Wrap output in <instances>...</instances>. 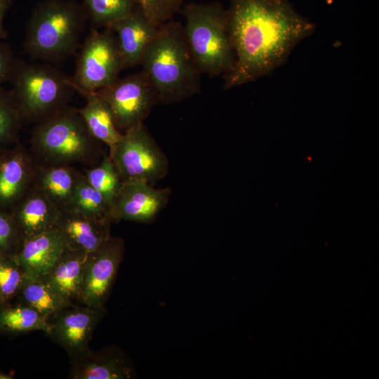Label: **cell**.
Masks as SVG:
<instances>
[{
  "label": "cell",
  "instance_id": "44dd1931",
  "mask_svg": "<svg viewBox=\"0 0 379 379\" xmlns=\"http://www.w3.org/2000/svg\"><path fill=\"white\" fill-rule=\"evenodd\" d=\"M85 105L77 109L91 134L111 150L122 133L117 128L106 102L95 93L84 95Z\"/></svg>",
  "mask_w": 379,
  "mask_h": 379
},
{
  "label": "cell",
  "instance_id": "ffe728a7",
  "mask_svg": "<svg viewBox=\"0 0 379 379\" xmlns=\"http://www.w3.org/2000/svg\"><path fill=\"white\" fill-rule=\"evenodd\" d=\"M81 172L72 165H48L36 169L34 185L61 211L69 208Z\"/></svg>",
  "mask_w": 379,
  "mask_h": 379
},
{
  "label": "cell",
  "instance_id": "8fae6325",
  "mask_svg": "<svg viewBox=\"0 0 379 379\" xmlns=\"http://www.w3.org/2000/svg\"><path fill=\"white\" fill-rule=\"evenodd\" d=\"M171 192L170 188L155 189L144 180H123L110 205L108 217L111 221L150 223L167 204Z\"/></svg>",
  "mask_w": 379,
  "mask_h": 379
},
{
  "label": "cell",
  "instance_id": "d4e9b609",
  "mask_svg": "<svg viewBox=\"0 0 379 379\" xmlns=\"http://www.w3.org/2000/svg\"><path fill=\"white\" fill-rule=\"evenodd\" d=\"M94 25L110 27L137 6L135 0H84Z\"/></svg>",
  "mask_w": 379,
  "mask_h": 379
},
{
  "label": "cell",
  "instance_id": "4316f807",
  "mask_svg": "<svg viewBox=\"0 0 379 379\" xmlns=\"http://www.w3.org/2000/svg\"><path fill=\"white\" fill-rule=\"evenodd\" d=\"M84 174L91 185L100 192L111 205L120 187L121 180L109 154L105 153L100 162L97 166L86 170Z\"/></svg>",
  "mask_w": 379,
  "mask_h": 379
},
{
  "label": "cell",
  "instance_id": "6da1fadb",
  "mask_svg": "<svg viewBox=\"0 0 379 379\" xmlns=\"http://www.w3.org/2000/svg\"><path fill=\"white\" fill-rule=\"evenodd\" d=\"M226 21L235 54L232 69L223 76L227 89L272 74L316 27L288 0H231Z\"/></svg>",
  "mask_w": 379,
  "mask_h": 379
},
{
  "label": "cell",
  "instance_id": "2e32d148",
  "mask_svg": "<svg viewBox=\"0 0 379 379\" xmlns=\"http://www.w3.org/2000/svg\"><path fill=\"white\" fill-rule=\"evenodd\" d=\"M36 168L21 146L0 152V208L16 205L34 180Z\"/></svg>",
  "mask_w": 379,
  "mask_h": 379
},
{
  "label": "cell",
  "instance_id": "f1b7e54d",
  "mask_svg": "<svg viewBox=\"0 0 379 379\" xmlns=\"http://www.w3.org/2000/svg\"><path fill=\"white\" fill-rule=\"evenodd\" d=\"M147 18L156 26L172 19L180 11L182 0H135Z\"/></svg>",
  "mask_w": 379,
  "mask_h": 379
},
{
  "label": "cell",
  "instance_id": "7a4b0ae2",
  "mask_svg": "<svg viewBox=\"0 0 379 379\" xmlns=\"http://www.w3.org/2000/svg\"><path fill=\"white\" fill-rule=\"evenodd\" d=\"M140 65L159 102H179L199 91L201 74L189 50L183 26L172 19L159 26Z\"/></svg>",
  "mask_w": 379,
  "mask_h": 379
},
{
  "label": "cell",
  "instance_id": "277c9868",
  "mask_svg": "<svg viewBox=\"0 0 379 379\" xmlns=\"http://www.w3.org/2000/svg\"><path fill=\"white\" fill-rule=\"evenodd\" d=\"M189 50L201 74L224 76L235 63L229 36L226 10L218 2L189 4L181 10Z\"/></svg>",
  "mask_w": 379,
  "mask_h": 379
},
{
  "label": "cell",
  "instance_id": "30bf717a",
  "mask_svg": "<svg viewBox=\"0 0 379 379\" xmlns=\"http://www.w3.org/2000/svg\"><path fill=\"white\" fill-rule=\"evenodd\" d=\"M124 241L110 236L88 253L81 293V304L103 308L124 254Z\"/></svg>",
  "mask_w": 379,
  "mask_h": 379
},
{
  "label": "cell",
  "instance_id": "3957f363",
  "mask_svg": "<svg viewBox=\"0 0 379 379\" xmlns=\"http://www.w3.org/2000/svg\"><path fill=\"white\" fill-rule=\"evenodd\" d=\"M85 18L65 0H46L33 11L23 41L25 52L47 63H59L74 54L84 32Z\"/></svg>",
  "mask_w": 379,
  "mask_h": 379
},
{
  "label": "cell",
  "instance_id": "ba28073f",
  "mask_svg": "<svg viewBox=\"0 0 379 379\" xmlns=\"http://www.w3.org/2000/svg\"><path fill=\"white\" fill-rule=\"evenodd\" d=\"M123 70L114 32L91 29L85 39L72 78L76 91L85 95L114 82Z\"/></svg>",
  "mask_w": 379,
  "mask_h": 379
},
{
  "label": "cell",
  "instance_id": "4fadbf2b",
  "mask_svg": "<svg viewBox=\"0 0 379 379\" xmlns=\"http://www.w3.org/2000/svg\"><path fill=\"white\" fill-rule=\"evenodd\" d=\"M69 378L131 379L136 376L134 366L124 351L110 345L99 351L89 347L69 357Z\"/></svg>",
  "mask_w": 379,
  "mask_h": 379
},
{
  "label": "cell",
  "instance_id": "5b68a950",
  "mask_svg": "<svg viewBox=\"0 0 379 379\" xmlns=\"http://www.w3.org/2000/svg\"><path fill=\"white\" fill-rule=\"evenodd\" d=\"M101 144L77 109L67 106L36 123L32 136V148L48 165L91 164L102 155Z\"/></svg>",
  "mask_w": 379,
  "mask_h": 379
},
{
  "label": "cell",
  "instance_id": "d6986e66",
  "mask_svg": "<svg viewBox=\"0 0 379 379\" xmlns=\"http://www.w3.org/2000/svg\"><path fill=\"white\" fill-rule=\"evenodd\" d=\"M65 247L60 233L53 230L23 240L17 253L11 257L25 277H41L50 271Z\"/></svg>",
  "mask_w": 379,
  "mask_h": 379
},
{
  "label": "cell",
  "instance_id": "603a6c76",
  "mask_svg": "<svg viewBox=\"0 0 379 379\" xmlns=\"http://www.w3.org/2000/svg\"><path fill=\"white\" fill-rule=\"evenodd\" d=\"M22 302L36 310L48 321L58 312L70 307L40 278L25 277L19 292Z\"/></svg>",
  "mask_w": 379,
  "mask_h": 379
},
{
  "label": "cell",
  "instance_id": "cb8c5ba5",
  "mask_svg": "<svg viewBox=\"0 0 379 379\" xmlns=\"http://www.w3.org/2000/svg\"><path fill=\"white\" fill-rule=\"evenodd\" d=\"M110 205L81 173L69 207L70 210L88 216L108 217ZM109 218V217H108Z\"/></svg>",
  "mask_w": 379,
  "mask_h": 379
},
{
  "label": "cell",
  "instance_id": "7402d4cb",
  "mask_svg": "<svg viewBox=\"0 0 379 379\" xmlns=\"http://www.w3.org/2000/svg\"><path fill=\"white\" fill-rule=\"evenodd\" d=\"M48 320L31 307L21 302L15 306L0 308V332L24 333L42 331L48 334Z\"/></svg>",
  "mask_w": 379,
  "mask_h": 379
},
{
  "label": "cell",
  "instance_id": "83f0119b",
  "mask_svg": "<svg viewBox=\"0 0 379 379\" xmlns=\"http://www.w3.org/2000/svg\"><path fill=\"white\" fill-rule=\"evenodd\" d=\"M25 274L11 256L0 258V300L6 301L18 294L25 280Z\"/></svg>",
  "mask_w": 379,
  "mask_h": 379
},
{
  "label": "cell",
  "instance_id": "f546056e",
  "mask_svg": "<svg viewBox=\"0 0 379 379\" xmlns=\"http://www.w3.org/2000/svg\"><path fill=\"white\" fill-rule=\"evenodd\" d=\"M21 243L22 239L12 215L0 209V254L13 256Z\"/></svg>",
  "mask_w": 379,
  "mask_h": 379
},
{
  "label": "cell",
  "instance_id": "4dcf8cb0",
  "mask_svg": "<svg viewBox=\"0 0 379 379\" xmlns=\"http://www.w3.org/2000/svg\"><path fill=\"white\" fill-rule=\"evenodd\" d=\"M15 58L11 45L0 39V86L8 81Z\"/></svg>",
  "mask_w": 379,
  "mask_h": 379
},
{
  "label": "cell",
  "instance_id": "5bb4252c",
  "mask_svg": "<svg viewBox=\"0 0 379 379\" xmlns=\"http://www.w3.org/2000/svg\"><path fill=\"white\" fill-rule=\"evenodd\" d=\"M158 27L147 18L138 5L128 15L110 27L114 34L122 69L140 65Z\"/></svg>",
  "mask_w": 379,
  "mask_h": 379
},
{
  "label": "cell",
  "instance_id": "9c48e42d",
  "mask_svg": "<svg viewBox=\"0 0 379 379\" xmlns=\"http://www.w3.org/2000/svg\"><path fill=\"white\" fill-rule=\"evenodd\" d=\"M95 93L107 105L121 133L144 124L152 107L159 102L154 87L142 71L119 77Z\"/></svg>",
  "mask_w": 379,
  "mask_h": 379
},
{
  "label": "cell",
  "instance_id": "52a82bcc",
  "mask_svg": "<svg viewBox=\"0 0 379 379\" xmlns=\"http://www.w3.org/2000/svg\"><path fill=\"white\" fill-rule=\"evenodd\" d=\"M109 156L121 181L140 179L152 184L168 172L167 157L144 124L122 133Z\"/></svg>",
  "mask_w": 379,
  "mask_h": 379
},
{
  "label": "cell",
  "instance_id": "8992f818",
  "mask_svg": "<svg viewBox=\"0 0 379 379\" xmlns=\"http://www.w3.org/2000/svg\"><path fill=\"white\" fill-rule=\"evenodd\" d=\"M8 81L23 120L36 123L65 107L76 91L72 79L47 62L15 58Z\"/></svg>",
  "mask_w": 379,
  "mask_h": 379
},
{
  "label": "cell",
  "instance_id": "ac0fdd59",
  "mask_svg": "<svg viewBox=\"0 0 379 379\" xmlns=\"http://www.w3.org/2000/svg\"><path fill=\"white\" fill-rule=\"evenodd\" d=\"M88 253L65 246L50 271L39 277L69 305L81 304V293Z\"/></svg>",
  "mask_w": 379,
  "mask_h": 379
},
{
  "label": "cell",
  "instance_id": "d6a6232c",
  "mask_svg": "<svg viewBox=\"0 0 379 379\" xmlns=\"http://www.w3.org/2000/svg\"><path fill=\"white\" fill-rule=\"evenodd\" d=\"M3 256H4V255H2L0 254V258H1V257H3Z\"/></svg>",
  "mask_w": 379,
  "mask_h": 379
},
{
  "label": "cell",
  "instance_id": "1f68e13d",
  "mask_svg": "<svg viewBox=\"0 0 379 379\" xmlns=\"http://www.w3.org/2000/svg\"><path fill=\"white\" fill-rule=\"evenodd\" d=\"M12 4V0H0V39L8 38V32L4 27V20L7 11Z\"/></svg>",
  "mask_w": 379,
  "mask_h": 379
},
{
  "label": "cell",
  "instance_id": "484cf974",
  "mask_svg": "<svg viewBox=\"0 0 379 379\" xmlns=\"http://www.w3.org/2000/svg\"><path fill=\"white\" fill-rule=\"evenodd\" d=\"M23 118L11 90L0 86V152L17 140Z\"/></svg>",
  "mask_w": 379,
  "mask_h": 379
},
{
  "label": "cell",
  "instance_id": "e0dca14e",
  "mask_svg": "<svg viewBox=\"0 0 379 379\" xmlns=\"http://www.w3.org/2000/svg\"><path fill=\"white\" fill-rule=\"evenodd\" d=\"M111 222L108 217H92L63 210L55 230L62 235L65 246L90 253L111 236Z\"/></svg>",
  "mask_w": 379,
  "mask_h": 379
},
{
  "label": "cell",
  "instance_id": "7c38bea8",
  "mask_svg": "<svg viewBox=\"0 0 379 379\" xmlns=\"http://www.w3.org/2000/svg\"><path fill=\"white\" fill-rule=\"evenodd\" d=\"M105 314V307L78 304L67 307L49 319L47 335L67 351L69 357L87 348L92 335Z\"/></svg>",
  "mask_w": 379,
  "mask_h": 379
},
{
  "label": "cell",
  "instance_id": "9a60e30c",
  "mask_svg": "<svg viewBox=\"0 0 379 379\" xmlns=\"http://www.w3.org/2000/svg\"><path fill=\"white\" fill-rule=\"evenodd\" d=\"M61 210L36 185L30 187L13 213L22 241L55 230Z\"/></svg>",
  "mask_w": 379,
  "mask_h": 379
}]
</instances>
